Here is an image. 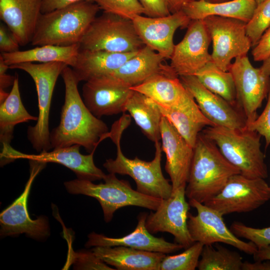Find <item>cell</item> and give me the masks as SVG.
Listing matches in <instances>:
<instances>
[{
	"mask_svg": "<svg viewBox=\"0 0 270 270\" xmlns=\"http://www.w3.org/2000/svg\"><path fill=\"white\" fill-rule=\"evenodd\" d=\"M60 75L65 87L64 102L59 124L50 132L51 148L78 144L90 153L100 142L108 138V128L86 106L78 88L79 82L72 68L66 66Z\"/></svg>",
	"mask_w": 270,
	"mask_h": 270,
	"instance_id": "cell-1",
	"label": "cell"
},
{
	"mask_svg": "<svg viewBox=\"0 0 270 270\" xmlns=\"http://www.w3.org/2000/svg\"><path fill=\"white\" fill-rule=\"evenodd\" d=\"M130 120V116L124 114L113 124L108 138L116 145V156L115 159L106 160L103 166L109 173L130 176L136 182V190L139 192L154 198H167L172 192V186L162 172L160 162L162 150L160 141L155 142V155L150 162L142 160L137 156L128 158L121 150L120 139Z\"/></svg>",
	"mask_w": 270,
	"mask_h": 270,
	"instance_id": "cell-2",
	"label": "cell"
},
{
	"mask_svg": "<svg viewBox=\"0 0 270 270\" xmlns=\"http://www.w3.org/2000/svg\"><path fill=\"white\" fill-rule=\"evenodd\" d=\"M240 173L217 146L200 132L194 147L186 196L204 204L218 194L232 176Z\"/></svg>",
	"mask_w": 270,
	"mask_h": 270,
	"instance_id": "cell-3",
	"label": "cell"
},
{
	"mask_svg": "<svg viewBox=\"0 0 270 270\" xmlns=\"http://www.w3.org/2000/svg\"><path fill=\"white\" fill-rule=\"evenodd\" d=\"M100 10L93 2L80 1L42 14L32 44L68 46L80 44Z\"/></svg>",
	"mask_w": 270,
	"mask_h": 270,
	"instance_id": "cell-4",
	"label": "cell"
},
{
	"mask_svg": "<svg viewBox=\"0 0 270 270\" xmlns=\"http://www.w3.org/2000/svg\"><path fill=\"white\" fill-rule=\"evenodd\" d=\"M201 132L217 146L241 174L252 178H268L265 156L261 150V136L258 132L246 126L232 129L218 126H207Z\"/></svg>",
	"mask_w": 270,
	"mask_h": 270,
	"instance_id": "cell-5",
	"label": "cell"
},
{
	"mask_svg": "<svg viewBox=\"0 0 270 270\" xmlns=\"http://www.w3.org/2000/svg\"><path fill=\"white\" fill-rule=\"evenodd\" d=\"M104 183L94 184L92 181L76 179L64 182L67 190L72 194H82L96 199L108 222L116 210L126 206H136L156 210L162 199L152 197L134 190L130 182L119 180L116 174L109 173L104 178Z\"/></svg>",
	"mask_w": 270,
	"mask_h": 270,
	"instance_id": "cell-6",
	"label": "cell"
},
{
	"mask_svg": "<svg viewBox=\"0 0 270 270\" xmlns=\"http://www.w3.org/2000/svg\"><path fill=\"white\" fill-rule=\"evenodd\" d=\"M68 66L62 62H54L40 64L23 62L9 66L10 69H19L26 72L34 82L38 114L36 124L28 127L27 137L32 148L38 152L52 149L49 116L52 96L58 76Z\"/></svg>",
	"mask_w": 270,
	"mask_h": 270,
	"instance_id": "cell-7",
	"label": "cell"
},
{
	"mask_svg": "<svg viewBox=\"0 0 270 270\" xmlns=\"http://www.w3.org/2000/svg\"><path fill=\"white\" fill-rule=\"evenodd\" d=\"M80 49L132 52L145 45L132 20L104 12L90 25L80 44Z\"/></svg>",
	"mask_w": 270,
	"mask_h": 270,
	"instance_id": "cell-8",
	"label": "cell"
},
{
	"mask_svg": "<svg viewBox=\"0 0 270 270\" xmlns=\"http://www.w3.org/2000/svg\"><path fill=\"white\" fill-rule=\"evenodd\" d=\"M202 20L212 44V61L222 70L228 71L232 60L247 55L252 46L246 34V23L236 18L216 16Z\"/></svg>",
	"mask_w": 270,
	"mask_h": 270,
	"instance_id": "cell-9",
	"label": "cell"
},
{
	"mask_svg": "<svg viewBox=\"0 0 270 270\" xmlns=\"http://www.w3.org/2000/svg\"><path fill=\"white\" fill-rule=\"evenodd\" d=\"M270 198L269 186L264 178H252L240 174L232 176L221 191L204 204L222 216L248 212Z\"/></svg>",
	"mask_w": 270,
	"mask_h": 270,
	"instance_id": "cell-10",
	"label": "cell"
},
{
	"mask_svg": "<svg viewBox=\"0 0 270 270\" xmlns=\"http://www.w3.org/2000/svg\"><path fill=\"white\" fill-rule=\"evenodd\" d=\"M228 71L234 80L237 106L248 124L258 116L257 110L270 88V76L264 74L260 68H254L247 55L236 58Z\"/></svg>",
	"mask_w": 270,
	"mask_h": 270,
	"instance_id": "cell-11",
	"label": "cell"
},
{
	"mask_svg": "<svg viewBox=\"0 0 270 270\" xmlns=\"http://www.w3.org/2000/svg\"><path fill=\"white\" fill-rule=\"evenodd\" d=\"M188 203L197 210L196 216L189 213L188 220V231L194 242L204 245L222 242L249 254L257 250L253 242L240 240L228 228L218 212L194 200H189Z\"/></svg>",
	"mask_w": 270,
	"mask_h": 270,
	"instance_id": "cell-12",
	"label": "cell"
},
{
	"mask_svg": "<svg viewBox=\"0 0 270 270\" xmlns=\"http://www.w3.org/2000/svg\"><path fill=\"white\" fill-rule=\"evenodd\" d=\"M186 186L172 190L170 197L162 199L154 212L148 214L146 226L152 234L166 232L172 234L176 243L186 248L194 242L188 227L190 204L186 200Z\"/></svg>",
	"mask_w": 270,
	"mask_h": 270,
	"instance_id": "cell-13",
	"label": "cell"
},
{
	"mask_svg": "<svg viewBox=\"0 0 270 270\" xmlns=\"http://www.w3.org/2000/svg\"><path fill=\"white\" fill-rule=\"evenodd\" d=\"M30 176L24 192L0 214V236H16L24 233L30 237L40 240L50 234L46 218L40 216L36 220H32L27 208L28 198L32 183L46 164L30 160Z\"/></svg>",
	"mask_w": 270,
	"mask_h": 270,
	"instance_id": "cell-14",
	"label": "cell"
},
{
	"mask_svg": "<svg viewBox=\"0 0 270 270\" xmlns=\"http://www.w3.org/2000/svg\"><path fill=\"white\" fill-rule=\"evenodd\" d=\"M80 146H72L54 148L49 152L43 151L38 154L21 152L10 144H3L0 153V164H5L17 159H27L47 164L54 162L70 169L78 178L90 181L104 180L106 174L94 164V151L89 154H82L80 152Z\"/></svg>",
	"mask_w": 270,
	"mask_h": 270,
	"instance_id": "cell-15",
	"label": "cell"
},
{
	"mask_svg": "<svg viewBox=\"0 0 270 270\" xmlns=\"http://www.w3.org/2000/svg\"><path fill=\"white\" fill-rule=\"evenodd\" d=\"M210 34L202 20H191L182 40L174 45L170 66L178 76L195 75L212 61Z\"/></svg>",
	"mask_w": 270,
	"mask_h": 270,
	"instance_id": "cell-16",
	"label": "cell"
},
{
	"mask_svg": "<svg viewBox=\"0 0 270 270\" xmlns=\"http://www.w3.org/2000/svg\"><path fill=\"white\" fill-rule=\"evenodd\" d=\"M82 88L83 100L96 117L124 112L132 94L130 87L116 78L105 75L85 82Z\"/></svg>",
	"mask_w": 270,
	"mask_h": 270,
	"instance_id": "cell-17",
	"label": "cell"
},
{
	"mask_svg": "<svg viewBox=\"0 0 270 270\" xmlns=\"http://www.w3.org/2000/svg\"><path fill=\"white\" fill-rule=\"evenodd\" d=\"M179 78L202 114L214 126L232 129L246 127V120L242 112L206 88L195 75L181 76Z\"/></svg>",
	"mask_w": 270,
	"mask_h": 270,
	"instance_id": "cell-18",
	"label": "cell"
},
{
	"mask_svg": "<svg viewBox=\"0 0 270 270\" xmlns=\"http://www.w3.org/2000/svg\"><path fill=\"white\" fill-rule=\"evenodd\" d=\"M132 20L144 44L160 54L164 59H170L175 45L173 41L175 32L178 28H187L191 20L180 10L156 18L138 15Z\"/></svg>",
	"mask_w": 270,
	"mask_h": 270,
	"instance_id": "cell-19",
	"label": "cell"
},
{
	"mask_svg": "<svg viewBox=\"0 0 270 270\" xmlns=\"http://www.w3.org/2000/svg\"><path fill=\"white\" fill-rule=\"evenodd\" d=\"M162 150L166 156L165 170L169 175L172 190L186 186L192 162L194 148L162 116L160 124Z\"/></svg>",
	"mask_w": 270,
	"mask_h": 270,
	"instance_id": "cell-20",
	"label": "cell"
},
{
	"mask_svg": "<svg viewBox=\"0 0 270 270\" xmlns=\"http://www.w3.org/2000/svg\"><path fill=\"white\" fill-rule=\"evenodd\" d=\"M148 214L141 212L138 216V224L132 232L121 238H110L102 234L92 232L88 234L86 246H124L137 250L159 252L164 254L172 253L183 248L176 242H167L164 238L154 236L147 230L146 222Z\"/></svg>",
	"mask_w": 270,
	"mask_h": 270,
	"instance_id": "cell-21",
	"label": "cell"
},
{
	"mask_svg": "<svg viewBox=\"0 0 270 270\" xmlns=\"http://www.w3.org/2000/svg\"><path fill=\"white\" fill-rule=\"evenodd\" d=\"M42 0H0V18L20 46L31 42Z\"/></svg>",
	"mask_w": 270,
	"mask_h": 270,
	"instance_id": "cell-22",
	"label": "cell"
},
{
	"mask_svg": "<svg viewBox=\"0 0 270 270\" xmlns=\"http://www.w3.org/2000/svg\"><path fill=\"white\" fill-rule=\"evenodd\" d=\"M130 89L164 108L179 106L192 96L170 66Z\"/></svg>",
	"mask_w": 270,
	"mask_h": 270,
	"instance_id": "cell-23",
	"label": "cell"
},
{
	"mask_svg": "<svg viewBox=\"0 0 270 270\" xmlns=\"http://www.w3.org/2000/svg\"><path fill=\"white\" fill-rule=\"evenodd\" d=\"M92 251L118 270H159L160 264L166 255L124 246H96Z\"/></svg>",
	"mask_w": 270,
	"mask_h": 270,
	"instance_id": "cell-24",
	"label": "cell"
},
{
	"mask_svg": "<svg viewBox=\"0 0 270 270\" xmlns=\"http://www.w3.org/2000/svg\"><path fill=\"white\" fill-rule=\"evenodd\" d=\"M137 52L121 53L80 49L76 62L71 68L79 82H86L112 73Z\"/></svg>",
	"mask_w": 270,
	"mask_h": 270,
	"instance_id": "cell-25",
	"label": "cell"
},
{
	"mask_svg": "<svg viewBox=\"0 0 270 270\" xmlns=\"http://www.w3.org/2000/svg\"><path fill=\"white\" fill-rule=\"evenodd\" d=\"M164 60L160 54L144 46L118 69L108 75L131 88L166 69L169 66L163 64Z\"/></svg>",
	"mask_w": 270,
	"mask_h": 270,
	"instance_id": "cell-26",
	"label": "cell"
},
{
	"mask_svg": "<svg viewBox=\"0 0 270 270\" xmlns=\"http://www.w3.org/2000/svg\"><path fill=\"white\" fill-rule=\"evenodd\" d=\"M156 105L162 115L192 148L204 128L214 126L202 114L192 96L178 106L164 108Z\"/></svg>",
	"mask_w": 270,
	"mask_h": 270,
	"instance_id": "cell-27",
	"label": "cell"
},
{
	"mask_svg": "<svg viewBox=\"0 0 270 270\" xmlns=\"http://www.w3.org/2000/svg\"><path fill=\"white\" fill-rule=\"evenodd\" d=\"M256 6L254 0H230L216 3L198 0L186 4L182 10L190 20L216 16L236 18L247 23Z\"/></svg>",
	"mask_w": 270,
	"mask_h": 270,
	"instance_id": "cell-28",
	"label": "cell"
},
{
	"mask_svg": "<svg viewBox=\"0 0 270 270\" xmlns=\"http://www.w3.org/2000/svg\"><path fill=\"white\" fill-rule=\"evenodd\" d=\"M80 49L79 44L68 46L46 44L25 50L2 53L1 55L9 66L23 62H60L71 67L76 62Z\"/></svg>",
	"mask_w": 270,
	"mask_h": 270,
	"instance_id": "cell-29",
	"label": "cell"
},
{
	"mask_svg": "<svg viewBox=\"0 0 270 270\" xmlns=\"http://www.w3.org/2000/svg\"><path fill=\"white\" fill-rule=\"evenodd\" d=\"M143 134L154 143L161 140L160 124L162 115L156 104L142 93L132 90L125 106Z\"/></svg>",
	"mask_w": 270,
	"mask_h": 270,
	"instance_id": "cell-30",
	"label": "cell"
},
{
	"mask_svg": "<svg viewBox=\"0 0 270 270\" xmlns=\"http://www.w3.org/2000/svg\"><path fill=\"white\" fill-rule=\"evenodd\" d=\"M0 105V140L2 145L10 144L14 126L29 120H37L38 117L27 111L21 100L18 77L15 76L10 92Z\"/></svg>",
	"mask_w": 270,
	"mask_h": 270,
	"instance_id": "cell-31",
	"label": "cell"
},
{
	"mask_svg": "<svg viewBox=\"0 0 270 270\" xmlns=\"http://www.w3.org/2000/svg\"><path fill=\"white\" fill-rule=\"evenodd\" d=\"M195 76L206 88L238 108L234 80L230 72L222 70L210 61Z\"/></svg>",
	"mask_w": 270,
	"mask_h": 270,
	"instance_id": "cell-32",
	"label": "cell"
},
{
	"mask_svg": "<svg viewBox=\"0 0 270 270\" xmlns=\"http://www.w3.org/2000/svg\"><path fill=\"white\" fill-rule=\"evenodd\" d=\"M204 245L198 262L199 270H240L242 258L238 252L218 246Z\"/></svg>",
	"mask_w": 270,
	"mask_h": 270,
	"instance_id": "cell-33",
	"label": "cell"
},
{
	"mask_svg": "<svg viewBox=\"0 0 270 270\" xmlns=\"http://www.w3.org/2000/svg\"><path fill=\"white\" fill-rule=\"evenodd\" d=\"M204 245L194 242L182 252L174 256H165L159 266V270H194L198 268L199 258Z\"/></svg>",
	"mask_w": 270,
	"mask_h": 270,
	"instance_id": "cell-34",
	"label": "cell"
},
{
	"mask_svg": "<svg viewBox=\"0 0 270 270\" xmlns=\"http://www.w3.org/2000/svg\"><path fill=\"white\" fill-rule=\"evenodd\" d=\"M270 26V0L257 4L250 20L246 24V34L255 46Z\"/></svg>",
	"mask_w": 270,
	"mask_h": 270,
	"instance_id": "cell-35",
	"label": "cell"
},
{
	"mask_svg": "<svg viewBox=\"0 0 270 270\" xmlns=\"http://www.w3.org/2000/svg\"><path fill=\"white\" fill-rule=\"evenodd\" d=\"M104 10L128 19L132 20L144 14V10L138 0H91Z\"/></svg>",
	"mask_w": 270,
	"mask_h": 270,
	"instance_id": "cell-36",
	"label": "cell"
},
{
	"mask_svg": "<svg viewBox=\"0 0 270 270\" xmlns=\"http://www.w3.org/2000/svg\"><path fill=\"white\" fill-rule=\"evenodd\" d=\"M230 230L237 237L249 240L258 248L270 244V226L254 228L234 222L232 224Z\"/></svg>",
	"mask_w": 270,
	"mask_h": 270,
	"instance_id": "cell-37",
	"label": "cell"
},
{
	"mask_svg": "<svg viewBox=\"0 0 270 270\" xmlns=\"http://www.w3.org/2000/svg\"><path fill=\"white\" fill-rule=\"evenodd\" d=\"M246 126L264 136L266 140V148L270 144V88L264 110L254 122L246 124Z\"/></svg>",
	"mask_w": 270,
	"mask_h": 270,
	"instance_id": "cell-38",
	"label": "cell"
},
{
	"mask_svg": "<svg viewBox=\"0 0 270 270\" xmlns=\"http://www.w3.org/2000/svg\"><path fill=\"white\" fill-rule=\"evenodd\" d=\"M147 16L156 18L170 14L166 0H138Z\"/></svg>",
	"mask_w": 270,
	"mask_h": 270,
	"instance_id": "cell-39",
	"label": "cell"
},
{
	"mask_svg": "<svg viewBox=\"0 0 270 270\" xmlns=\"http://www.w3.org/2000/svg\"><path fill=\"white\" fill-rule=\"evenodd\" d=\"M78 269L111 270L108 264L98 258L92 250L81 252L78 255Z\"/></svg>",
	"mask_w": 270,
	"mask_h": 270,
	"instance_id": "cell-40",
	"label": "cell"
},
{
	"mask_svg": "<svg viewBox=\"0 0 270 270\" xmlns=\"http://www.w3.org/2000/svg\"><path fill=\"white\" fill-rule=\"evenodd\" d=\"M252 55L256 62L263 61L270 55V26L252 49Z\"/></svg>",
	"mask_w": 270,
	"mask_h": 270,
	"instance_id": "cell-41",
	"label": "cell"
},
{
	"mask_svg": "<svg viewBox=\"0 0 270 270\" xmlns=\"http://www.w3.org/2000/svg\"><path fill=\"white\" fill-rule=\"evenodd\" d=\"M20 44L12 34H9L6 28L0 26V50L2 53H10L19 50Z\"/></svg>",
	"mask_w": 270,
	"mask_h": 270,
	"instance_id": "cell-42",
	"label": "cell"
},
{
	"mask_svg": "<svg viewBox=\"0 0 270 270\" xmlns=\"http://www.w3.org/2000/svg\"><path fill=\"white\" fill-rule=\"evenodd\" d=\"M80 1L91 0H42L41 12L47 13Z\"/></svg>",
	"mask_w": 270,
	"mask_h": 270,
	"instance_id": "cell-43",
	"label": "cell"
},
{
	"mask_svg": "<svg viewBox=\"0 0 270 270\" xmlns=\"http://www.w3.org/2000/svg\"><path fill=\"white\" fill-rule=\"evenodd\" d=\"M256 261L251 263L248 262H243L242 270H270V261Z\"/></svg>",
	"mask_w": 270,
	"mask_h": 270,
	"instance_id": "cell-44",
	"label": "cell"
},
{
	"mask_svg": "<svg viewBox=\"0 0 270 270\" xmlns=\"http://www.w3.org/2000/svg\"><path fill=\"white\" fill-rule=\"evenodd\" d=\"M198 0H166L168 6L170 14H174L182 10L187 4Z\"/></svg>",
	"mask_w": 270,
	"mask_h": 270,
	"instance_id": "cell-45",
	"label": "cell"
},
{
	"mask_svg": "<svg viewBox=\"0 0 270 270\" xmlns=\"http://www.w3.org/2000/svg\"><path fill=\"white\" fill-rule=\"evenodd\" d=\"M253 256L256 261L270 260V244L258 248Z\"/></svg>",
	"mask_w": 270,
	"mask_h": 270,
	"instance_id": "cell-46",
	"label": "cell"
},
{
	"mask_svg": "<svg viewBox=\"0 0 270 270\" xmlns=\"http://www.w3.org/2000/svg\"><path fill=\"white\" fill-rule=\"evenodd\" d=\"M15 76L4 73H0V90H4L6 88L13 84Z\"/></svg>",
	"mask_w": 270,
	"mask_h": 270,
	"instance_id": "cell-47",
	"label": "cell"
},
{
	"mask_svg": "<svg viewBox=\"0 0 270 270\" xmlns=\"http://www.w3.org/2000/svg\"><path fill=\"white\" fill-rule=\"evenodd\" d=\"M262 62L263 63L260 68L264 74L270 76V55Z\"/></svg>",
	"mask_w": 270,
	"mask_h": 270,
	"instance_id": "cell-48",
	"label": "cell"
},
{
	"mask_svg": "<svg viewBox=\"0 0 270 270\" xmlns=\"http://www.w3.org/2000/svg\"><path fill=\"white\" fill-rule=\"evenodd\" d=\"M207 2H212V3H216V2H224L229 1L230 0H204Z\"/></svg>",
	"mask_w": 270,
	"mask_h": 270,
	"instance_id": "cell-49",
	"label": "cell"
},
{
	"mask_svg": "<svg viewBox=\"0 0 270 270\" xmlns=\"http://www.w3.org/2000/svg\"><path fill=\"white\" fill-rule=\"evenodd\" d=\"M254 0L256 2L257 4H260V2H262L264 0Z\"/></svg>",
	"mask_w": 270,
	"mask_h": 270,
	"instance_id": "cell-50",
	"label": "cell"
},
{
	"mask_svg": "<svg viewBox=\"0 0 270 270\" xmlns=\"http://www.w3.org/2000/svg\"><path fill=\"white\" fill-rule=\"evenodd\" d=\"M269 190H270V186H269Z\"/></svg>",
	"mask_w": 270,
	"mask_h": 270,
	"instance_id": "cell-51",
	"label": "cell"
}]
</instances>
